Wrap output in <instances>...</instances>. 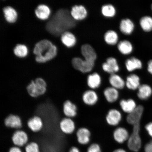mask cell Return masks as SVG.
<instances>
[{
    "instance_id": "obj_26",
    "label": "cell",
    "mask_w": 152,
    "mask_h": 152,
    "mask_svg": "<svg viewBox=\"0 0 152 152\" xmlns=\"http://www.w3.org/2000/svg\"><path fill=\"white\" fill-rule=\"evenodd\" d=\"M62 42L68 47H73L75 45L77 39L75 36L71 32L66 31L62 34Z\"/></svg>"
},
{
    "instance_id": "obj_37",
    "label": "cell",
    "mask_w": 152,
    "mask_h": 152,
    "mask_svg": "<svg viewBox=\"0 0 152 152\" xmlns=\"http://www.w3.org/2000/svg\"><path fill=\"white\" fill-rule=\"evenodd\" d=\"M144 149L145 152H152V141L146 144Z\"/></svg>"
},
{
    "instance_id": "obj_21",
    "label": "cell",
    "mask_w": 152,
    "mask_h": 152,
    "mask_svg": "<svg viewBox=\"0 0 152 152\" xmlns=\"http://www.w3.org/2000/svg\"><path fill=\"white\" fill-rule=\"evenodd\" d=\"M119 104L122 111L128 114L132 113L137 106L136 102L132 99L121 100Z\"/></svg>"
},
{
    "instance_id": "obj_29",
    "label": "cell",
    "mask_w": 152,
    "mask_h": 152,
    "mask_svg": "<svg viewBox=\"0 0 152 152\" xmlns=\"http://www.w3.org/2000/svg\"><path fill=\"white\" fill-rule=\"evenodd\" d=\"M117 48L119 52L124 55L130 54L132 53L133 48L132 43L126 40L119 42Z\"/></svg>"
},
{
    "instance_id": "obj_2",
    "label": "cell",
    "mask_w": 152,
    "mask_h": 152,
    "mask_svg": "<svg viewBox=\"0 0 152 152\" xmlns=\"http://www.w3.org/2000/svg\"><path fill=\"white\" fill-rule=\"evenodd\" d=\"M33 52L37 56L35 59L37 62H45L56 56L57 48L50 41L43 39L36 44Z\"/></svg>"
},
{
    "instance_id": "obj_8",
    "label": "cell",
    "mask_w": 152,
    "mask_h": 152,
    "mask_svg": "<svg viewBox=\"0 0 152 152\" xmlns=\"http://www.w3.org/2000/svg\"><path fill=\"white\" fill-rule=\"evenodd\" d=\"M143 111V106L142 105L137 106L134 111L128 114L126 118L127 122L132 126L140 123Z\"/></svg>"
},
{
    "instance_id": "obj_1",
    "label": "cell",
    "mask_w": 152,
    "mask_h": 152,
    "mask_svg": "<svg viewBox=\"0 0 152 152\" xmlns=\"http://www.w3.org/2000/svg\"><path fill=\"white\" fill-rule=\"evenodd\" d=\"M75 25V20L69 11L65 9H60L57 11L48 22L46 28L48 31L57 35Z\"/></svg>"
},
{
    "instance_id": "obj_13",
    "label": "cell",
    "mask_w": 152,
    "mask_h": 152,
    "mask_svg": "<svg viewBox=\"0 0 152 152\" xmlns=\"http://www.w3.org/2000/svg\"><path fill=\"white\" fill-rule=\"evenodd\" d=\"M27 125L32 132L37 133L40 132L43 127L42 119L39 116L35 115L28 120Z\"/></svg>"
},
{
    "instance_id": "obj_27",
    "label": "cell",
    "mask_w": 152,
    "mask_h": 152,
    "mask_svg": "<svg viewBox=\"0 0 152 152\" xmlns=\"http://www.w3.org/2000/svg\"><path fill=\"white\" fill-rule=\"evenodd\" d=\"M36 16L41 20H45L48 18L50 10L47 5L41 4L37 7L35 10Z\"/></svg>"
},
{
    "instance_id": "obj_31",
    "label": "cell",
    "mask_w": 152,
    "mask_h": 152,
    "mask_svg": "<svg viewBox=\"0 0 152 152\" xmlns=\"http://www.w3.org/2000/svg\"><path fill=\"white\" fill-rule=\"evenodd\" d=\"M5 18L7 22L13 23L16 21L18 18L16 11L13 7L8 6L3 9Z\"/></svg>"
},
{
    "instance_id": "obj_9",
    "label": "cell",
    "mask_w": 152,
    "mask_h": 152,
    "mask_svg": "<svg viewBox=\"0 0 152 152\" xmlns=\"http://www.w3.org/2000/svg\"><path fill=\"white\" fill-rule=\"evenodd\" d=\"M122 119V115L119 110L116 109H110L106 116V120L108 124L112 126L119 124Z\"/></svg>"
},
{
    "instance_id": "obj_19",
    "label": "cell",
    "mask_w": 152,
    "mask_h": 152,
    "mask_svg": "<svg viewBox=\"0 0 152 152\" xmlns=\"http://www.w3.org/2000/svg\"><path fill=\"white\" fill-rule=\"evenodd\" d=\"M104 96L109 103H113L118 99L119 92L118 90L112 87H108L104 91Z\"/></svg>"
},
{
    "instance_id": "obj_32",
    "label": "cell",
    "mask_w": 152,
    "mask_h": 152,
    "mask_svg": "<svg viewBox=\"0 0 152 152\" xmlns=\"http://www.w3.org/2000/svg\"><path fill=\"white\" fill-rule=\"evenodd\" d=\"M140 23L142 29L146 32L152 30V18L149 16H145L140 19Z\"/></svg>"
},
{
    "instance_id": "obj_30",
    "label": "cell",
    "mask_w": 152,
    "mask_h": 152,
    "mask_svg": "<svg viewBox=\"0 0 152 152\" xmlns=\"http://www.w3.org/2000/svg\"><path fill=\"white\" fill-rule=\"evenodd\" d=\"M104 39L108 45H115L118 43L119 37L116 32L113 30H109L104 34Z\"/></svg>"
},
{
    "instance_id": "obj_7",
    "label": "cell",
    "mask_w": 152,
    "mask_h": 152,
    "mask_svg": "<svg viewBox=\"0 0 152 152\" xmlns=\"http://www.w3.org/2000/svg\"><path fill=\"white\" fill-rule=\"evenodd\" d=\"M28 140V134L22 130H17L13 134L12 141L14 145L18 147H21L27 143Z\"/></svg>"
},
{
    "instance_id": "obj_14",
    "label": "cell",
    "mask_w": 152,
    "mask_h": 152,
    "mask_svg": "<svg viewBox=\"0 0 152 152\" xmlns=\"http://www.w3.org/2000/svg\"><path fill=\"white\" fill-rule=\"evenodd\" d=\"M76 136L77 141L80 144L86 145L90 141L91 133L88 129L82 127L77 131Z\"/></svg>"
},
{
    "instance_id": "obj_38",
    "label": "cell",
    "mask_w": 152,
    "mask_h": 152,
    "mask_svg": "<svg viewBox=\"0 0 152 152\" xmlns=\"http://www.w3.org/2000/svg\"><path fill=\"white\" fill-rule=\"evenodd\" d=\"M145 128L148 134L152 137V123L148 124L146 125Z\"/></svg>"
},
{
    "instance_id": "obj_39",
    "label": "cell",
    "mask_w": 152,
    "mask_h": 152,
    "mask_svg": "<svg viewBox=\"0 0 152 152\" xmlns=\"http://www.w3.org/2000/svg\"><path fill=\"white\" fill-rule=\"evenodd\" d=\"M148 71L152 75V60L149 61L148 62Z\"/></svg>"
},
{
    "instance_id": "obj_36",
    "label": "cell",
    "mask_w": 152,
    "mask_h": 152,
    "mask_svg": "<svg viewBox=\"0 0 152 152\" xmlns=\"http://www.w3.org/2000/svg\"><path fill=\"white\" fill-rule=\"evenodd\" d=\"M87 152H102L100 146L98 144L94 143L91 145L88 148Z\"/></svg>"
},
{
    "instance_id": "obj_10",
    "label": "cell",
    "mask_w": 152,
    "mask_h": 152,
    "mask_svg": "<svg viewBox=\"0 0 152 152\" xmlns=\"http://www.w3.org/2000/svg\"><path fill=\"white\" fill-rule=\"evenodd\" d=\"M4 123L7 128L20 130L22 128L23 123L21 119L18 115H9L5 120Z\"/></svg>"
},
{
    "instance_id": "obj_6",
    "label": "cell",
    "mask_w": 152,
    "mask_h": 152,
    "mask_svg": "<svg viewBox=\"0 0 152 152\" xmlns=\"http://www.w3.org/2000/svg\"><path fill=\"white\" fill-rule=\"evenodd\" d=\"M60 128L61 132L66 134H71L76 130V125L72 118L65 117L60 121Z\"/></svg>"
},
{
    "instance_id": "obj_24",
    "label": "cell",
    "mask_w": 152,
    "mask_h": 152,
    "mask_svg": "<svg viewBox=\"0 0 152 152\" xmlns=\"http://www.w3.org/2000/svg\"><path fill=\"white\" fill-rule=\"evenodd\" d=\"M121 33L126 35H130L134 29V24L130 19H124L121 21L119 26Z\"/></svg>"
},
{
    "instance_id": "obj_5",
    "label": "cell",
    "mask_w": 152,
    "mask_h": 152,
    "mask_svg": "<svg viewBox=\"0 0 152 152\" xmlns=\"http://www.w3.org/2000/svg\"><path fill=\"white\" fill-rule=\"evenodd\" d=\"M72 64L74 68L83 73L91 72L94 66V62L83 60L78 57L72 59Z\"/></svg>"
},
{
    "instance_id": "obj_43",
    "label": "cell",
    "mask_w": 152,
    "mask_h": 152,
    "mask_svg": "<svg viewBox=\"0 0 152 152\" xmlns=\"http://www.w3.org/2000/svg\"><path fill=\"white\" fill-rule=\"evenodd\" d=\"M151 9H152V6H151Z\"/></svg>"
},
{
    "instance_id": "obj_35",
    "label": "cell",
    "mask_w": 152,
    "mask_h": 152,
    "mask_svg": "<svg viewBox=\"0 0 152 152\" xmlns=\"http://www.w3.org/2000/svg\"><path fill=\"white\" fill-rule=\"evenodd\" d=\"M26 152H39V146L37 142H31L26 145Z\"/></svg>"
},
{
    "instance_id": "obj_18",
    "label": "cell",
    "mask_w": 152,
    "mask_h": 152,
    "mask_svg": "<svg viewBox=\"0 0 152 152\" xmlns=\"http://www.w3.org/2000/svg\"><path fill=\"white\" fill-rule=\"evenodd\" d=\"M71 14L75 20H81L86 18L87 11L83 6L76 5L72 7Z\"/></svg>"
},
{
    "instance_id": "obj_25",
    "label": "cell",
    "mask_w": 152,
    "mask_h": 152,
    "mask_svg": "<svg viewBox=\"0 0 152 152\" xmlns=\"http://www.w3.org/2000/svg\"><path fill=\"white\" fill-rule=\"evenodd\" d=\"M125 66L126 69L129 72L134 70L140 69L142 68V62L138 58L133 57L128 59L125 61Z\"/></svg>"
},
{
    "instance_id": "obj_22",
    "label": "cell",
    "mask_w": 152,
    "mask_h": 152,
    "mask_svg": "<svg viewBox=\"0 0 152 152\" xmlns=\"http://www.w3.org/2000/svg\"><path fill=\"white\" fill-rule=\"evenodd\" d=\"M125 85L129 90H135L140 86V78L135 74H131L126 78Z\"/></svg>"
},
{
    "instance_id": "obj_16",
    "label": "cell",
    "mask_w": 152,
    "mask_h": 152,
    "mask_svg": "<svg viewBox=\"0 0 152 152\" xmlns=\"http://www.w3.org/2000/svg\"><path fill=\"white\" fill-rule=\"evenodd\" d=\"M81 51L85 60L94 62L96 58V54L91 45L87 44L83 45L81 47Z\"/></svg>"
},
{
    "instance_id": "obj_33",
    "label": "cell",
    "mask_w": 152,
    "mask_h": 152,
    "mask_svg": "<svg viewBox=\"0 0 152 152\" xmlns=\"http://www.w3.org/2000/svg\"><path fill=\"white\" fill-rule=\"evenodd\" d=\"M102 13L104 16L107 18H112L116 14V9L113 5L107 4L102 6Z\"/></svg>"
},
{
    "instance_id": "obj_15",
    "label": "cell",
    "mask_w": 152,
    "mask_h": 152,
    "mask_svg": "<svg viewBox=\"0 0 152 152\" xmlns=\"http://www.w3.org/2000/svg\"><path fill=\"white\" fill-rule=\"evenodd\" d=\"M130 136L128 130L121 127L116 129L113 133L114 139L115 141L120 144L128 140Z\"/></svg>"
},
{
    "instance_id": "obj_11",
    "label": "cell",
    "mask_w": 152,
    "mask_h": 152,
    "mask_svg": "<svg viewBox=\"0 0 152 152\" xmlns=\"http://www.w3.org/2000/svg\"><path fill=\"white\" fill-rule=\"evenodd\" d=\"M102 68L104 72L111 75L115 74L119 69L117 60L113 57L108 58L102 64Z\"/></svg>"
},
{
    "instance_id": "obj_23",
    "label": "cell",
    "mask_w": 152,
    "mask_h": 152,
    "mask_svg": "<svg viewBox=\"0 0 152 152\" xmlns=\"http://www.w3.org/2000/svg\"><path fill=\"white\" fill-rule=\"evenodd\" d=\"M109 82L111 87L118 90L123 89L126 86L125 81L122 78L116 74H113L110 76Z\"/></svg>"
},
{
    "instance_id": "obj_28",
    "label": "cell",
    "mask_w": 152,
    "mask_h": 152,
    "mask_svg": "<svg viewBox=\"0 0 152 152\" xmlns=\"http://www.w3.org/2000/svg\"><path fill=\"white\" fill-rule=\"evenodd\" d=\"M152 93V89L149 86L146 84L140 85L138 88L137 96L140 99L146 100L151 96Z\"/></svg>"
},
{
    "instance_id": "obj_20",
    "label": "cell",
    "mask_w": 152,
    "mask_h": 152,
    "mask_svg": "<svg viewBox=\"0 0 152 152\" xmlns=\"http://www.w3.org/2000/svg\"><path fill=\"white\" fill-rule=\"evenodd\" d=\"M87 82L88 86L92 90H94L99 88L101 84V77L99 74L96 72L88 76Z\"/></svg>"
},
{
    "instance_id": "obj_40",
    "label": "cell",
    "mask_w": 152,
    "mask_h": 152,
    "mask_svg": "<svg viewBox=\"0 0 152 152\" xmlns=\"http://www.w3.org/2000/svg\"><path fill=\"white\" fill-rule=\"evenodd\" d=\"M9 152H22L18 147H14L10 148Z\"/></svg>"
},
{
    "instance_id": "obj_3",
    "label": "cell",
    "mask_w": 152,
    "mask_h": 152,
    "mask_svg": "<svg viewBox=\"0 0 152 152\" xmlns=\"http://www.w3.org/2000/svg\"><path fill=\"white\" fill-rule=\"evenodd\" d=\"M27 90L30 96L37 98L45 94L47 90V83L44 79L37 77L28 85Z\"/></svg>"
},
{
    "instance_id": "obj_34",
    "label": "cell",
    "mask_w": 152,
    "mask_h": 152,
    "mask_svg": "<svg viewBox=\"0 0 152 152\" xmlns=\"http://www.w3.org/2000/svg\"><path fill=\"white\" fill-rule=\"evenodd\" d=\"M14 53L17 56L25 57L28 54V49L26 45H24L18 44L15 47Z\"/></svg>"
},
{
    "instance_id": "obj_41",
    "label": "cell",
    "mask_w": 152,
    "mask_h": 152,
    "mask_svg": "<svg viewBox=\"0 0 152 152\" xmlns=\"http://www.w3.org/2000/svg\"><path fill=\"white\" fill-rule=\"evenodd\" d=\"M69 152H80V151L77 148L73 147L70 150Z\"/></svg>"
},
{
    "instance_id": "obj_12",
    "label": "cell",
    "mask_w": 152,
    "mask_h": 152,
    "mask_svg": "<svg viewBox=\"0 0 152 152\" xmlns=\"http://www.w3.org/2000/svg\"><path fill=\"white\" fill-rule=\"evenodd\" d=\"M63 113L66 117L73 119L77 116L78 113L76 104L69 100H66L63 105Z\"/></svg>"
},
{
    "instance_id": "obj_17",
    "label": "cell",
    "mask_w": 152,
    "mask_h": 152,
    "mask_svg": "<svg viewBox=\"0 0 152 152\" xmlns=\"http://www.w3.org/2000/svg\"><path fill=\"white\" fill-rule=\"evenodd\" d=\"M82 100L87 105H94L98 101V95L93 90H87L85 91L83 94Z\"/></svg>"
},
{
    "instance_id": "obj_4",
    "label": "cell",
    "mask_w": 152,
    "mask_h": 152,
    "mask_svg": "<svg viewBox=\"0 0 152 152\" xmlns=\"http://www.w3.org/2000/svg\"><path fill=\"white\" fill-rule=\"evenodd\" d=\"M133 131L128 140V146L129 149L134 152H137L141 146V140L140 137V123L133 126Z\"/></svg>"
},
{
    "instance_id": "obj_42",
    "label": "cell",
    "mask_w": 152,
    "mask_h": 152,
    "mask_svg": "<svg viewBox=\"0 0 152 152\" xmlns=\"http://www.w3.org/2000/svg\"><path fill=\"white\" fill-rule=\"evenodd\" d=\"M113 152H126V151H125L124 150L122 149H119L115 150Z\"/></svg>"
}]
</instances>
